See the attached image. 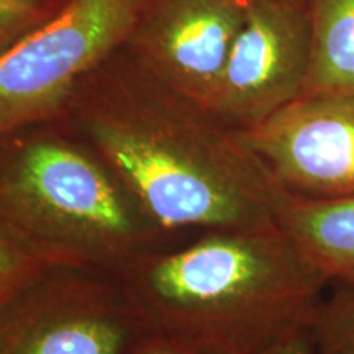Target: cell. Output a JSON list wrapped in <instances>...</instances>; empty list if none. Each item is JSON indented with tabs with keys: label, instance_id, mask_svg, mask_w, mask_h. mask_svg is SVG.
<instances>
[{
	"label": "cell",
	"instance_id": "6da1fadb",
	"mask_svg": "<svg viewBox=\"0 0 354 354\" xmlns=\"http://www.w3.org/2000/svg\"><path fill=\"white\" fill-rule=\"evenodd\" d=\"M57 122L166 233L279 223L289 198L241 131L154 77L125 48L79 84Z\"/></svg>",
	"mask_w": 354,
	"mask_h": 354
},
{
	"label": "cell",
	"instance_id": "7a4b0ae2",
	"mask_svg": "<svg viewBox=\"0 0 354 354\" xmlns=\"http://www.w3.org/2000/svg\"><path fill=\"white\" fill-rule=\"evenodd\" d=\"M141 335L221 354H256L305 326L326 277L279 223L209 230L115 277Z\"/></svg>",
	"mask_w": 354,
	"mask_h": 354
},
{
	"label": "cell",
	"instance_id": "3957f363",
	"mask_svg": "<svg viewBox=\"0 0 354 354\" xmlns=\"http://www.w3.org/2000/svg\"><path fill=\"white\" fill-rule=\"evenodd\" d=\"M0 228L55 268L109 277L167 234L61 122L0 135Z\"/></svg>",
	"mask_w": 354,
	"mask_h": 354
},
{
	"label": "cell",
	"instance_id": "277c9868",
	"mask_svg": "<svg viewBox=\"0 0 354 354\" xmlns=\"http://www.w3.org/2000/svg\"><path fill=\"white\" fill-rule=\"evenodd\" d=\"M148 0H64L0 55V135L57 122L79 84L127 46Z\"/></svg>",
	"mask_w": 354,
	"mask_h": 354
},
{
	"label": "cell",
	"instance_id": "5b68a950",
	"mask_svg": "<svg viewBox=\"0 0 354 354\" xmlns=\"http://www.w3.org/2000/svg\"><path fill=\"white\" fill-rule=\"evenodd\" d=\"M140 330L117 282L53 269L0 307V354H131Z\"/></svg>",
	"mask_w": 354,
	"mask_h": 354
},
{
	"label": "cell",
	"instance_id": "8992f818",
	"mask_svg": "<svg viewBox=\"0 0 354 354\" xmlns=\"http://www.w3.org/2000/svg\"><path fill=\"white\" fill-rule=\"evenodd\" d=\"M312 56V30L304 2L248 0L207 109L238 131L268 120L302 95Z\"/></svg>",
	"mask_w": 354,
	"mask_h": 354
},
{
	"label": "cell",
	"instance_id": "52a82bcc",
	"mask_svg": "<svg viewBox=\"0 0 354 354\" xmlns=\"http://www.w3.org/2000/svg\"><path fill=\"white\" fill-rule=\"evenodd\" d=\"M241 135L289 196H354V95H300Z\"/></svg>",
	"mask_w": 354,
	"mask_h": 354
},
{
	"label": "cell",
	"instance_id": "ba28073f",
	"mask_svg": "<svg viewBox=\"0 0 354 354\" xmlns=\"http://www.w3.org/2000/svg\"><path fill=\"white\" fill-rule=\"evenodd\" d=\"M248 0H148L125 50L174 91L207 107Z\"/></svg>",
	"mask_w": 354,
	"mask_h": 354
},
{
	"label": "cell",
	"instance_id": "9c48e42d",
	"mask_svg": "<svg viewBox=\"0 0 354 354\" xmlns=\"http://www.w3.org/2000/svg\"><path fill=\"white\" fill-rule=\"evenodd\" d=\"M279 225L330 282H354V196L312 201L289 196Z\"/></svg>",
	"mask_w": 354,
	"mask_h": 354
},
{
	"label": "cell",
	"instance_id": "30bf717a",
	"mask_svg": "<svg viewBox=\"0 0 354 354\" xmlns=\"http://www.w3.org/2000/svg\"><path fill=\"white\" fill-rule=\"evenodd\" d=\"M312 56L302 95H354V0H304Z\"/></svg>",
	"mask_w": 354,
	"mask_h": 354
},
{
	"label": "cell",
	"instance_id": "8fae6325",
	"mask_svg": "<svg viewBox=\"0 0 354 354\" xmlns=\"http://www.w3.org/2000/svg\"><path fill=\"white\" fill-rule=\"evenodd\" d=\"M305 323L313 354H354V282H331Z\"/></svg>",
	"mask_w": 354,
	"mask_h": 354
},
{
	"label": "cell",
	"instance_id": "7c38bea8",
	"mask_svg": "<svg viewBox=\"0 0 354 354\" xmlns=\"http://www.w3.org/2000/svg\"><path fill=\"white\" fill-rule=\"evenodd\" d=\"M53 269L61 268L0 228V307Z\"/></svg>",
	"mask_w": 354,
	"mask_h": 354
},
{
	"label": "cell",
	"instance_id": "4fadbf2b",
	"mask_svg": "<svg viewBox=\"0 0 354 354\" xmlns=\"http://www.w3.org/2000/svg\"><path fill=\"white\" fill-rule=\"evenodd\" d=\"M64 0H0V55L50 19Z\"/></svg>",
	"mask_w": 354,
	"mask_h": 354
},
{
	"label": "cell",
	"instance_id": "5bb4252c",
	"mask_svg": "<svg viewBox=\"0 0 354 354\" xmlns=\"http://www.w3.org/2000/svg\"><path fill=\"white\" fill-rule=\"evenodd\" d=\"M131 354H221L194 344L174 342L156 335H141L131 349Z\"/></svg>",
	"mask_w": 354,
	"mask_h": 354
},
{
	"label": "cell",
	"instance_id": "9a60e30c",
	"mask_svg": "<svg viewBox=\"0 0 354 354\" xmlns=\"http://www.w3.org/2000/svg\"><path fill=\"white\" fill-rule=\"evenodd\" d=\"M256 354H313V349L305 326H299L290 330L289 333L279 336Z\"/></svg>",
	"mask_w": 354,
	"mask_h": 354
},
{
	"label": "cell",
	"instance_id": "2e32d148",
	"mask_svg": "<svg viewBox=\"0 0 354 354\" xmlns=\"http://www.w3.org/2000/svg\"><path fill=\"white\" fill-rule=\"evenodd\" d=\"M294 2H304V0H294ZM305 3V2H304Z\"/></svg>",
	"mask_w": 354,
	"mask_h": 354
}]
</instances>
